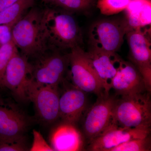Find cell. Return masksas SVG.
<instances>
[{"mask_svg": "<svg viewBox=\"0 0 151 151\" xmlns=\"http://www.w3.org/2000/svg\"><path fill=\"white\" fill-rule=\"evenodd\" d=\"M69 74L72 84L86 93L99 96L104 93L103 85L93 67L87 52L81 46L68 52Z\"/></svg>", "mask_w": 151, "mask_h": 151, "instance_id": "cell-5", "label": "cell"}, {"mask_svg": "<svg viewBox=\"0 0 151 151\" xmlns=\"http://www.w3.org/2000/svg\"><path fill=\"white\" fill-rule=\"evenodd\" d=\"M50 145L54 151L82 150L84 140L76 124L61 122L52 129L49 136Z\"/></svg>", "mask_w": 151, "mask_h": 151, "instance_id": "cell-16", "label": "cell"}, {"mask_svg": "<svg viewBox=\"0 0 151 151\" xmlns=\"http://www.w3.org/2000/svg\"><path fill=\"white\" fill-rule=\"evenodd\" d=\"M112 89L121 97L142 94L147 92L142 76L131 63L122 60L113 78Z\"/></svg>", "mask_w": 151, "mask_h": 151, "instance_id": "cell-14", "label": "cell"}, {"mask_svg": "<svg viewBox=\"0 0 151 151\" xmlns=\"http://www.w3.org/2000/svg\"><path fill=\"white\" fill-rule=\"evenodd\" d=\"M33 59L31 78L36 85L58 86L65 80L69 70L68 52L48 47Z\"/></svg>", "mask_w": 151, "mask_h": 151, "instance_id": "cell-4", "label": "cell"}, {"mask_svg": "<svg viewBox=\"0 0 151 151\" xmlns=\"http://www.w3.org/2000/svg\"><path fill=\"white\" fill-rule=\"evenodd\" d=\"M46 3H53L54 4L55 0H43Z\"/></svg>", "mask_w": 151, "mask_h": 151, "instance_id": "cell-27", "label": "cell"}, {"mask_svg": "<svg viewBox=\"0 0 151 151\" xmlns=\"http://www.w3.org/2000/svg\"><path fill=\"white\" fill-rule=\"evenodd\" d=\"M42 22L49 47L65 51L81 46L82 34L71 12L45 9L43 10Z\"/></svg>", "mask_w": 151, "mask_h": 151, "instance_id": "cell-1", "label": "cell"}, {"mask_svg": "<svg viewBox=\"0 0 151 151\" xmlns=\"http://www.w3.org/2000/svg\"><path fill=\"white\" fill-rule=\"evenodd\" d=\"M19 0H0V11L7 8Z\"/></svg>", "mask_w": 151, "mask_h": 151, "instance_id": "cell-26", "label": "cell"}, {"mask_svg": "<svg viewBox=\"0 0 151 151\" xmlns=\"http://www.w3.org/2000/svg\"><path fill=\"white\" fill-rule=\"evenodd\" d=\"M93 2L94 0H55L54 4L64 10L72 12L86 10Z\"/></svg>", "mask_w": 151, "mask_h": 151, "instance_id": "cell-22", "label": "cell"}, {"mask_svg": "<svg viewBox=\"0 0 151 151\" xmlns=\"http://www.w3.org/2000/svg\"><path fill=\"white\" fill-rule=\"evenodd\" d=\"M18 50L11 40L0 48V89L2 81L8 64L14 53Z\"/></svg>", "mask_w": 151, "mask_h": 151, "instance_id": "cell-21", "label": "cell"}, {"mask_svg": "<svg viewBox=\"0 0 151 151\" xmlns=\"http://www.w3.org/2000/svg\"><path fill=\"white\" fill-rule=\"evenodd\" d=\"M58 86L37 85L31 79L28 86L29 101L34 104L39 121L44 125L54 124L59 119Z\"/></svg>", "mask_w": 151, "mask_h": 151, "instance_id": "cell-9", "label": "cell"}, {"mask_svg": "<svg viewBox=\"0 0 151 151\" xmlns=\"http://www.w3.org/2000/svg\"><path fill=\"white\" fill-rule=\"evenodd\" d=\"M35 0H19L7 8L0 11V25L14 26L27 11L34 6Z\"/></svg>", "mask_w": 151, "mask_h": 151, "instance_id": "cell-18", "label": "cell"}, {"mask_svg": "<svg viewBox=\"0 0 151 151\" xmlns=\"http://www.w3.org/2000/svg\"><path fill=\"white\" fill-rule=\"evenodd\" d=\"M32 65L26 56L16 52L9 61L2 81V88L11 91L15 99L24 103L29 101L28 86L31 80Z\"/></svg>", "mask_w": 151, "mask_h": 151, "instance_id": "cell-8", "label": "cell"}, {"mask_svg": "<svg viewBox=\"0 0 151 151\" xmlns=\"http://www.w3.org/2000/svg\"><path fill=\"white\" fill-rule=\"evenodd\" d=\"M93 67L103 85L104 93L109 94L122 59L116 52L90 47L87 52Z\"/></svg>", "mask_w": 151, "mask_h": 151, "instance_id": "cell-13", "label": "cell"}, {"mask_svg": "<svg viewBox=\"0 0 151 151\" xmlns=\"http://www.w3.org/2000/svg\"><path fill=\"white\" fill-rule=\"evenodd\" d=\"M131 0H98L97 7L102 14L112 15L125 10Z\"/></svg>", "mask_w": 151, "mask_h": 151, "instance_id": "cell-19", "label": "cell"}, {"mask_svg": "<svg viewBox=\"0 0 151 151\" xmlns=\"http://www.w3.org/2000/svg\"><path fill=\"white\" fill-rule=\"evenodd\" d=\"M43 10L32 7L14 25L12 40L21 54L34 59L48 48L42 22Z\"/></svg>", "mask_w": 151, "mask_h": 151, "instance_id": "cell-2", "label": "cell"}, {"mask_svg": "<svg viewBox=\"0 0 151 151\" xmlns=\"http://www.w3.org/2000/svg\"><path fill=\"white\" fill-rule=\"evenodd\" d=\"M150 93L147 92L116 99L111 122L119 127L127 128L151 127Z\"/></svg>", "mask_w": 151, "mask_h": 151, "instance_id": "cell-3", "label": "cell"}, {"mask_svg": "<svg viewBox=\"0 0 151 151\" xmlns=\"http://www.w3.org/2000/svg\"><path fill=\"white\" fill-rule=\"evenodd\" d=\"M151 26L129 30L126 35L129 49V59L139 70L147 92L151 91Z\"/></svg>", "mask_w": 151, "mask_h": 151, "instance_id": "cell-6", "label": "cell"}, {"mask_svg": "<svg viewBox=\"0 0 151 151\" xmlns=\"http://www.w3.org/2000/svg\"><path fill=\"white\" fill-rule=\"evenodd\" d=\"M98 97L97 101L86 112L83 121V133L88 142L102 134L112 122L115 96L104 93Z\"/></svg>", "mask_w": 151, "mask_h": 151, "instance_id": "cell-10", "label": "cell"}, {"mask_svg": "<svg viewBox=\"0 0 151 151\" xmlns=\"http://www.w3.org/2000/svg\"><path fill=\"white\" fill-rule=\"evenodd\" d=\"M33 142L30 149L32 151H53L50 145H48L39 132L36 130L33 131Z\"/></svg>", "mask_w": 151, "mask_h": 151, "instance_id": "cell-24", "label": "cell"}, {"mask_svg": "<svg viewBox=\"0 0 151 151\" xmlns=\"http://www.w3.org/2000/svg\"><path fill=\"white\" fill-rule=\"evenodd\" d=\"M32 118L14 106L0 105V140L25 137Z\"/></svg>", "mask_w": 151, "mask_h": 151, "instance_id": "cell-12", "label": "cell"}, {"mask_svg": "<svg viewBox=\"0 0 151 151\" xmlns=\"http://www.w3.org/2000/svg\"><path fill=\"white\" fill-rule=\"evenodd\" d=\"M128 31L125 18L101 20L95 22L90 27L89 43L92 48L116 52Z\"/></svg>", "mask_w": 151, "mask_h": 151, "instance_id": "cell-7", "label": "cell"}, {"mask_svg": "<svg viewBox=\"0 0 151 151\" xmlns=\"http://www.w3.org/2000/svg\"><path fill=\"white\" fill-rule=\"evenodd\" d=\"M13 26L8 25H0V48L12 40V29Z\"/></svg>", "mask_w": 151, "mask_h": 151, "instance_id": "cell-25", "label": "cell"}, {"mask_svg": "<svg viewBox=\"0 0 151 151\" xmlns=\"http://www.w3.org/2000/svg\"><path fill=\"white\" fill-rule=\"evenodd\" d=\"M150 135L145 137L130 140L121 144L110 151H150L151 150Z\"/></svg>", "mask_w": 151, "mask_h": 151, "instance_id": "cell-20", "label": "cell"}, {"mask_svg": "<svg viewBox=\"0 0 151 151\" xmlns=\"http://www.w3.org/2000/svg\"><path fill=\"white\" fill-rule=\"evenodd\" d=\"M28 150L25 137L16 139L0 140V151Z\"/></svg>", "mask_w": 151, "mask_h": 151, "instance_id": "cell-23", "label": "cell"}, {"mask_svg": "<svg viewBox=\"0 0 151 151\" xmlns=\"http://www.w3.org/2000/svg\"><path fill=\"white\" fill-rule=\"evenodd\" d=\"M87 105L86 93L74 85L67 88L60 96L59 119L76 125L85 113Z\"/></svg>", "mask_w": 151, "mask_h": 151, "instance_id": "cell-15", "label": "cell"}, {"mask_svg": "<svg viewBox=\"0 0 151 151\" xmlns=\"http://www.w3.org/2000/svg\"><path fill=\"white\" fill-rule=\"evenodd\" d=\"M150 127L127 128L111 122L102 134L88 142L86 149L91 151H110L130 140L145 137L150 135Z\"/></svg>", "mask_w": 151, "mask_h": 151, "instance_id": "cell-11", "label": "cell"}, {"mask_svg": "<svg viewBox=\"0 0 151 151\" xmlns=\"http://www.w3.org/2000/svg\"><path fill=\"white\" fill-rule=\"evenodd\" d=\"M125 10L129 31L151 26V0H131Z\"/></svg>", "mask_w": 151, "mask_h": 151, "instance_id": "cell-17", "label": "cell"}]
</instances>
